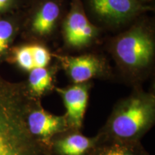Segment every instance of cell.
I'll return each instance as SVG.
<instances>
[{"mask_svg":"<svg viewBox=\"0 0 155 155\" xmlns=\"http://www.w3.org/2000/svg\"><path fill=\"white\" fill-rule=\"evenodd\" d=\"M97 141L88 155H150L141 141H127L97 134Z\"/></svg>","mask_w":155,"mask_h":155,"instance_id":"11","label":"cell"},{"mask_svg":"<svg viewBox=\"0 0 155 155\" xmlns=\"http://www.w3.org/2000/svg\"><path fill=\"white\" fill-rule=\"evenodd\" d=\"M31 97L25 82L0 75V155H46L49 150L28 130L27 108Z\"/></svg>","mask_w":155,"mask_h":155,"instance_id":"1","label":"cell"},{"mask_svg":"<svg viewBox=\"0 0 155 155\" xmlns=\"http://www.w3.org/2000/svg\"><path fill=\"white\" fill-rule=\"evenodd\" d=\"M155 123V94L140 86L114 105L107 121L98 134L127 141H141Z\"/></svg>","mask_w":155,"mask_h":155,"instance_id":"2","label":"cell"},{"mask_svg":"<svg viewBox=\"0 0 155 155\" xmlns=\"http://www.w3.org/2000/svg\"><path fill=\"white\" fill-rule=\"evenodd\" d=\"M139 1H141V2H143V3L146 4L147 2H150V1H151V0H139Z\"/></svg>","mask_w":155,"mask_h":155,"instance_id":"15","label":"cell"},{"mask_svg":"<svg viewBox=\"0 0 155 155\" xmlns=\"http://www.w3.org/2000/svg\"><path fill=\"white\" fill-rule=\"evenodd\" d=\"M24 0H0V16L17 12Z\"/></svg>","mask_w":155,"mask_h":155,"instance_id":"14","label":"cell"},{"mask_svg":"<svg viewBox=\"0 0 155 155\" xmlns=\"http://www.w3.org/2000/svg\"><path fill=\"white\" fill-rule=\"evenodd\" d=\"M96 141V135L88 137L70 128L51 139L48 150L52 155H88Z\"/></svg>","mask_w":155,"mask_h":155,"instance_id":"10","label":"cell"},{"mask_svg":"<svg viewBox=\"0 0 155 155\" xmlns=\"http://www.w3.org/2000/svg\"><path fill=\"white\" fill-rule=\"evenodd\" d=\"M46 155H52L51 154H50V152H48V154H46Z\"/></svg>","mask_w":155,"mask_h":155,"instance_id":"16","label":"cell"},{"mask_svg":"<svg viewBox=\"0 0 155 155\" xmlns=\"http://www.w3.org/2000/svg\"><path fill=\"white\" fill-rule=\"evenodd\" d=\"M25 119L31 134L48 150L54 137L70 129L65 116L50 113L42 107L40 99L34 98L29 102Z\"/></svg>","mask_w":155,"mask_h":155,"instance_id":"7","label":"cell"},{"mask_svg":"<svg viewBox=\"0 0 155 155\" xmlns=\"http://www.w3.org/2000/svg\"><path fill=\"white\" fill-rule=\"evenodd\" d=\"M23 19L17 12L0 16V64L6 62L15 40L22 30Z\"/></svg>","mask_w":155,"mask_h":155,"instance_id":"13","label":"cell"},{"mask_svg":"<svg viewBox=\"0 0 155 155\" xmlns=\"http://www.w3.org/2000/svg\"><path fill=\"white\" fill-rule=\"evenodd\" d=\"M62 22L64 42L70 49L88 48L99 35V28L90 21L82 0H72L68 12Z\"/></svg>","mask_w":155,"mask_h":155,"instance_id":"4","label":"cell"},{"mask_svg":"<svg viewBox=\"0 0 155 155\" xmlns=\"http://www.w3.org/2000/svg\"><path fill=\"white\" fill-rule=\"evenodd\" d=\"M57 60L60 68L72 83L90 82L94 79L107 78L111 75V70L106 58L94 53L81 55L52 54Z\"/></svg>","mask_w":155,"mask_h":155,"instance_id":"6","label":"cell"},{"mask_svg":"<svg viewBox=\"0 0 155 155\" xmlns=\"http://www.w3.org/2000/svg\"><path fill=\"white\" fill-rule=\"evenodd\" d=\"M63 16L60 0H39L23 19L22 30L29 38L40 42L51 38Z\"/></svg>","mask_w":155,"mask_h":155,"instance_id":"5","label":"cell"},{"mask_svg":"<svg viewBox=\"0 0 155 155\" xmlns=\"http://www.w3.org/2000/svg\"><path fill=\"white\" fill-rule=\"evenodd\" d=\"M58 63L44 68H37L28 73V80L24 81L29 95L36 99H40L55 90V75Z\"/></svg>","mask_w":155,"mask_h":155,"instance_id":"12","label":"cell"},{"mask_svg":"<svg viewBox=\"0 0 155 155\" xmlns=\"http://www.w3.org/2000/svg\"><path fill=\"white\" fill-rule=\"evenodd\" d=\"M90 10L99 22L119 27L131 21L149 8L139 0H86Z\"/></svg>","mask_w":155,"mask_h":155,"instance_id":"8","label":"cell"},{"mask_svg":"<svg viewBox=\"0 0 155 155\" xmlns=\"http://www.w3.org/2000/svg\"><path fill=\"white\" fill-rule=\"evenodd\" d=\"M111 53L118 68L129 82L139 83L147 76L154 64V38L144 23H137L118 35L111 44Z\"/></svg>","mask_w":155,"mask_h":155,"instance_id":"3","label":"cell"},{"mask_svg":"<svg viewBox=\"0 0 155 155\" xmlns=\"http://www.w3.org/2000/svg\"><path fill=\"white\" fill-rule=\"evenodd\" d=\"M92 86L93 83L90 81L72 83L64 88H55L66 110L64 116L71 129L80 131L82 129Z\"/></svg>","mask_w":155,"mask_h":155,"instance_id":"9","label":"cell"}]
</instances>
